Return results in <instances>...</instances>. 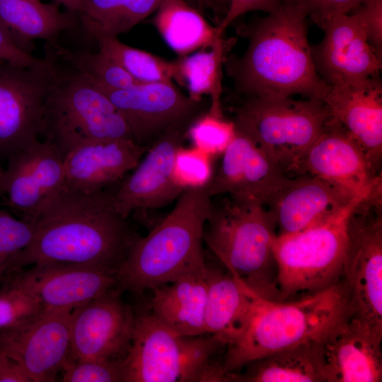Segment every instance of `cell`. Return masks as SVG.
I'll return each mask as SVG.
<instances>
[{"instance_id":"obj_1","label":"cell","mask_w":382,"mask_h":382,"mask_svg":"<svg viewBox=\"0 0 382 382\" xmlns=\"http://www.w3.org/2000/svg\"><path fill=\"white\" fill-rule=\"evenodd\" d=\"M33 221V238L12 259L8 273L47 263L86 265L117 273L139 236L129 218L115 209L111 187L93 193L63 187Z\"/></svg>"},{"instance_id":"obj_2","label":"cell","mask_w":382,"mask_h":382,"mask_svg":"<svg viewBox=\"0 0 382 382\" xmlns=\"http://www.w3.org/2000/svg\"><path fill=\"white\" fill-rule=\"evenodd\" d=\"M308 17L301 4L282 0L274 12L237 28L248 46L241 57L228 54L224 66L240 97L300 95L323 99L330 86L315 69Z\"/></svg>"},{"instance_id":"obj_3","label":"cell","mask_w":382,"mask_h":382,"mask_svg":"<svg viewBox=\"0 0 382 382\" xmlns=\"http://www.w3.org/2000/svg\"><path fill=\"white\" fill-rule=\"evenodd\" d=\"M349 317L341 282L285 301L258 297L240 335L227 345L223 367L228 375L271 353L314 341H324Z\"/></svg>"},{"instance_id":"obj_4","label":"cell","mask_w":382,"mask_h":382,"mask_svg":"<svg viewBox=\"0 0 382 382\" xmlns=\"http://www.w3.org/2000/svg\"><path fill=\"white\" fill-rule=\"evenodd\" d=\"M211 198L207 185L185 190L169 214L135 240L117 272L115 289L141 294L204 268L203 232Z\"/></svg>"},{"instance_id":"obj_5","label":"cell","mask_w":382,"mask_h":382,"mask_svg":"<svg viewBox=\"0 0 382 382\" xmlns=\"http://www.w3.org/2000/svg\"><path fill=\"white\" fill-rule=\"evenodd\" d=\"M277 237L268 209L228 195L211 198L203 243L239 282L256 296L282 301L273 251Z\"/></svg>"},{"instance_id":"obj_6","label":"cell","mask_w":382,"mask_h":382,"mask_svg":"<svg viewBox=\"0 0 382 382\" xmlns=\"http://www.w3.org/2000/svg\"><path fill=\"white\" fill-rule=\"evenodd\" d=\"M226 348L215 335H180L150 312L135 313L123 382H227Z\"/></svg>"},{"instance_id":"obj_7","label":"cell","mask_w":382,"mask_h":382,"mask_svg":"<svg viewBox=\"0 0 382 382\" xmlns=\"http://www.w3.org/2000/svg\"><path fill=\"white\" fill-rule=\"evenodd\" d=\"M50 58L57 67V75L46 99L40 139L62 161L74 149L88 142L133 140L124 117L98 86Z\"/></svg>"},{"instance_id":"obj_8","label":"cell","mask_w":382,"mask_h":382,"mask_svg":"<svg viewBox=\"0 0 382 382\" xmlns=\"http://www.w3.org/2000/svg\"><path fill=\"white\" fill-rule=\"evenodd\" d=\"M235 127L265 151L291 177L331 115L324 101L291 97L242 98L232 108Z\"/></svg>"},{"instance_id":"obj_9","label":"cell","mask_w":382,"mask_h":382,"mask_svg":"<svg viewBox=\"0 0 382 382\" xmlns=\"http://www.w3.org/2000/svg\"><path fill=\"white\" fill-rule=\"evenodd\" d=\"M364 198L354 199L335 214L304 230L277 236L273 251L282 301L317 292L340 281L348 219Z\"/></svg>"},{"instance_id":"obj_10","label":"cell","mask_w":382,"mask_h":382,"mask_svg":"<svg viewBox=\"0 0 382 382\" xmlns=\"http://www.w3.org/2000/svg\"><path fill=\"white\" fill-rule=\"evenodd\" d=\"M341 282L349 317L382 330V187L360 201L347 223Z\"/></svg>"},{"instance_id":"obj_11","label":"cell","mask_w":382,"mask_h":382,"mask_svg":"<svg viewBox=\"0 0 382 382\" xmlns=\"http://www.w3.org/2000/svg\"><path fill=\"white\" fill-rule=\"evenodd\" d=\"M45 57L37 66L0 61V161L40 140L45 105L57 75L54 62Z\"/></svg>"},{"instance_id":"obj_12","label":"cell","mask_w":382,"mask_h":382,"mask_svg":"<svg viewBox=\"0 0 382 382\" xmlns=\"http://www.w3.org/2000/svg\"><path fill=\"white\" fill-rule=\"evenodd\" d=\"M101 91L124 117L134 141L146 149L169 129L191 125L209 108L202 99H192L173 81Z\"/></svg>"},{"instance_id":"obj_13","label":"cell","mask_w":382,"mask_h":382,"mask_svg":"<svg viewBox=\"0 0 382 382\" xmlns=\"http://www.w3.org/2000/svg\"><path fill=\"white\" fill-rule=\"evenodd\" d=\"M190 125L173 127L146 151L133 172L111 187L113 205L125 218L158 209L176 200L185 191L175 183L174 156L183 146Z\"/></svg>"},{"instance_id":"obj_14","label":"cell","mask_w":382,"mask_h":382,"mask_svg":"<svg viewBox=\"0 0 382 382\" xmlns=\"http://www.w3.org/2000/svg\"><path fill=\"white\" fill-rule=\"evenodd\" d=\"M115 288L72 311L70 359H117L127 355L135 313Z\"/></svg>"},{"instance_id":"obj_15","label":"cell","mask_w":382,"mask_h":382,"mask_svg":"<svg viewBox=\"0 0 382 382\" xmlns=\"http://www.w3.org/2000/svg\"><path fill=\"white\" fill-rule=\"evenodd\" d=\"M324 37L311 45L318 76L329 86L357 83L379 76L381 59L369 42L359 13L354 11L328 18Z\"/></svg>"},{"instance_id":"obj_16","label":"cell","mask_w":382,"mask_h":382,"mask_svg":"<svg viewBox=\"0 0 382 382\" xmlns=\"http://www.w3.org/2000/svg\"><path fill=\"white\" fill-rule=\"evenodd\" d=\"M72 311H44L1 330L0 352L20 363L32 382L55 381L70 359Z\"/></svg>"},{"instance_id":"obj_17","label":"cell","mask_w":382,"mask_h":382,"mask_svg":"<svg viewBox=\"0 0 382 382\" xmlns=\"http://www.w3.org/2000/svg\"><path fill=\"white\" fill-rule=\"evenodd\" d=\"M300 174L318 177L355 197L382 187L381 174L373 172L359 144L332 117L306 151Z\"/></svg>"},{"instance_id":"obj_18","label":"cell","mask_w":382,"mask_h":382,"mask_svg":"<svg viewBox=\"0 0 382 382\" xmlns=\"http://www.w3.org/2000/svg\"><path fill=\"white\" fill-rule=\"evenodd\" d=\"M64 185L63 161L39 140L7 160L0 195L7 206L25 221H33Z\"/></svg>"},{"instance_id":"obj_19","label":"cell","mask_w":382,"mask_h":382,"mask_svg":"<svg viewBox=\"0 0 382 382\" xmlns=\"http://www.w3.org/2000/svg\"><path fill=\"white\" fill-rule=\"evenodd\" d=\"M221 157L207 185L211 197L228 195L267 207L288 178L263 149L236 128Z\"/></svg>"},{"instance_id":"obj_20","label":"cell","mask_w":382,"mask_h":382,"mask_svg":"<svg viewBox=\"0 0 382 382\" xmlns=\"http://www.w3.org/2000/svg\"><path fill=\"white\" fill-rule=\"evenodd\" d=\"M117 273L78 264L32 265L6 276L33 294L45 311L79 307L115 288Z\"/></svg>"},{"instance_id":"obj_21","label":"cell","mask_w":382,"mask_h":382,"mask_svg":"<svg viewBox=\"0 0 382 382\" xmlns=\"http://www.w3.org/2000/svg\"><path fill=\"white\" fill-rule=\"evenodd\" d=\"M356 198L318 177L300 174L288 177L266 207L274 220L277 236H283L330 217Z\"/></svg>"},{"instance_id":"obj_22","label":"cell","mask_w":382,"mask_h":382,"mask_svg":"<svg viewBox=\"0 0 382 382\" xmlns=\"http://www.w3.org/2000/svg\"><path fill=\"white\" fill-rule=\"evenodd\" d=\"M323 100L332 118L357 141L376 175L381 174L382 83L378 77L330 87Z\"/></svg>"},{"instance_id":"obj_23","label":"cell","mask_w":382,"mask_h":382,"mask_svg":"<svg viewBox=\"0 0 382 382\" xmlns=\"http://www.w3.org/2000/svg\"><path fill=\"white\" fill-rule=\"evenodd\" d=\"M382 330L349 317L324 340L328 382H381Z\"/></svg>"},{"instance_id":"obj_24","label":"cell","mask_w":382,"mask_h":382,"mask_svg":"<svg viewBox=\"0 0 382 382\" xmlns=\"http://www.w3.org/2000/svg\"><path fill=\"white\" fill-rule=\"evenodd\" d=\"M146 149L132 139L91 141L64 158V187L82 193L105 190L118 183L139 163Z\"/></svg>"},{"instance_id":"obj_25","label":"cell","mask_w":382,"mask_h":382,"mask_svg":"<svg viewBox=\"0 0 382 382\" xmlns=\"http://www.w3.org/2000/svg\"><path fill=\"white\" fill-rule=\"evenodd\" d=\"M206 266L152 289L150 313L180 335L206 334Z\"/></svg>"},{"instance_id":"obj_26","label":"cell","mask_w":382,"mask_h":382,"mask_svg":"<svg viewBox=\"0 0 382 382\" xmlns=\"http://www.w3.org/2000/svg\"><path fill=\"white\" fill-rule=\"evenodd\" d=\"M206 278V334L216 336L227 347L243 330L259 296L235 279L219 262L215 264L207 261Z\"/></svg>"},{"instance_id":"obj_27","label":"cell","mask_w":382,"mask_h":382,"mask_svg":"<svg viewBox=\"0 0 382 382\" xmlns=\"http://www.w3.org/2000/svg\"><path fill=\"white\" fill-rule=\"evenodd\" d=\"M323 342H305L255 359L228 374V381L328 382Z\"/></svg>"},{"instance_id":"obj_28","label":"cell","mask_w":382,"mask_h":382,"mask_svg":"<svg viewBox=\"0 0 382 382\" xmlns=\"http://www.w3.org/2000/svg\"><path fill=\"white\" fill-rule=\"evenodd\" d=\"M0 21L29 53L34 40L58 44L60 34L78 24L75 16L60 11L55 4H43L40 0H0Z\"/></svg>"},{"instance_id":"obj_29","label":"cell","mask_w":382,"mask_h":382,"mask_svg":"<svg viewBox=\"0 0 382 382\" xmlns=\"http://www.w3.org/2000/svg\"><path fill=\"white\" fill-rule=\"evenodd\" d=\"M167 45L181 57L211 48L224 39L202 13L186 0H162L152 19Z\"/></svg>"},{"instance_id":"obj_30","label":"cell","mask_w":382,"mask_h":382,"mask_svg":"<svg viewBox=\"0 0 382 382\" xmlns=\"http://www.w3.org/2000/svg\"><path fill=\"white\" fill-rule=\"evenodd\" d=\"M235 41L233 38H224L209 50L202 49L173 62V79L187 88L192 99L202 100L203 96H209L208 111L216 115H224L221 101L222 69Z\"/></svg>"},{"instance_id":"obj_31","label":"cell","mask_w":382,"mask_h":382,"mask_svg":"<svg viewBox=\"0 0 382 382\" xmlns=\"http://www.w3.org/2000/svg\"><path fill=\"white\" fill-rule=\"evenodd\" d=\"M141 13V0H83L76 16L83 30L95 40L129 31Z\"/></svg>"},{"instance_id":"obj_32","label":"cell","mask_w":382,"mask_h":382,"mask_svg":"<svg viewBox=\"0 0 382 382\" xmlns=\"http://www.w3.org/2000/svg\"><path fill=\"white\" fill-rule=\"evenodd\" d=\"M46 52L68 67L87 78L100 90L125 89L142 83L134 79L117 62L98 50L71 52L46 44Z\"/></svg>"},{"instance_id":"obj_33","label":"cell","mask_w":382,"mask_h":382,"mask_svg":"<svg viewBox=\"0 0 382 382\" xmlns=\"http://www.w3.org/2000/svg\"><path fill=\"white\" fill-rule=\"evenodd\" d=\"M95 40L100 52L117 62L137 81L142 83L173 81V62L127 45L117 37L99 36Z\"/></svg>"},{"instance_id":"obj_34","label":"cell","mask_w":382,"mask_h":382,"mask_svg":"<svg viewBox=\"0 0 382 382\" xmlns=\"http://www.w3.org/2000/svg\"><path fill=\"white\" fill-rule=\"evenodd\" d=\"M235 133V125L231 120L207 110L191 123L187 139L191 141L192 146L214 157L224 153Z\"/></svg>"},{"instance_id":"obj_35","label":"cell","mask_w":382,"mask_h":382,"mask_svg":"<svg viewBox=\"0 0 382 382\" xmlns=\"http://www.w3.org/2000/svg\"><path fill=\"white\" fill-rule=\"evenodd\" d=\"M1 284L0 331L25 323L45 311L33 294L10 279Z\"/></svg>"},{"instance_id":"obj_36","label":"cell","mask_w":382,"mask_h":382,"mask_svg":"<svg viewBox=\"0 0 382 382\" xmlns=\"http://www.w3.org/2000/svg\"><path fill=\"white\" fill-rule=\"evenodd\" d=\"M33 221H25L0 209V283L8 273L14 256L32 241Z\"/></svg>"},{"instance_id":"obj_37","label":"cell","mask_w":382,"mask_h":382,"mask_svg":"<svg viewBox=\"0 0 382 382\" xmlns=\"http://www.w3.org/2000/svg\"><path fill=\"white\" fill-rule=\"evenodd\" d=\"M212 156L192 146H180L175 154L173 173L183 190L206 186L214 175Z\"/></svg>"},{"instance_id":"obj_38","label":"cell","mask_w":382,"mask_h":382,"mask_svg":"<svg viewBox=\"0 0 382 382\" xmlns=\"http://www.w3.org/2000/svg\"><path fill=\"white\" fill-rule=\"evenodd\" d=\"M123 360V359H122ZM122 360H71L62 371L63 382H123Z\"/></svg>"},{"instance_id":"obj_39","label":"cell","mask_w":382,"mask_h":382,"mask_svg":"<svg viewBox=\"0 0 382 382\" xmlns=\"http://www.w3.org/2000/svg\"><path fill=\"white\" fill-rule=\"evenodd\" d=\"M354 11L361 18L369 44L382 59V0H362Z\"/></svg>"},{"instance_id":"obj_40","label":"cell","mask_w":382,"mask_h":382,"mask_svg":"<svg viewBox=\"0 0 382 382\" xmlns=\"http://www.w3.org/2000/svg\"><path fill=\"white\" fill-rule=\"evenodd\" d=\"M301 4L319 27L329 18L352 12L362 0H293Z\"/></svg>"},{"instance_id":"obj_41","label":"cell","mask_w":382,"mask_h":382,"mask_svg":"<svg viewBox=\"0 0 382 382\" xmlns=\"http://www.w3.org/2000/svg\"><path fill=\"white\" fill-rule=\"evenodd\" d=\"M0 61L22 67L37 66L46 59L37 58L24 50L0 21Z\"/></svg>"},{"instance_id":"obj_42","label":"cell","mask_w":382,"mask_h":382,"mask_svg":"<svg viewBox=\"0 0 382 382\" xmlns=\"http://www.w3.org/2000/svg\"><path fill=\"white\" fill-rule=\"evenodd\" d=\"M281 2L282 0H230L227 14L218 27L224 33L226 29L243 14L254 11L270 13L276 11Z\"/></svg>"},{"instance_id":"obj_43","label":"cell","mask_w":382,"mask_h":382,"mask_svg":"<svg viewBox=\"0 0 382 382\" xmlns=\"http://www.w3.org/2000/svg\"><path fill=\"white\" fill-rule=\"evenodd\" d=\"M0 382H32L20 363L0 352Z\"/></svg>"},{"instance_id":"obj_44","label":"cell","mask_w":382,"mask_h":382,"mask_svg":"<svg viewBox=\"0 0 382 382\" xmlns=\"http://www.w3.org/2000/svg\"><path fill=\"white\" fill-rule=\"evenodd\" d=\"M202 13H212L216 26L224 19L229 8L230 0H186Z\"/></svg>"},{"instance_id":"obj_45","label":"cell","mask_w":382,"mask_h":382,"mask_svg":"<svg viewBox=\"0 0 382 382\" xmlns=\"http://www.w3.org/2000/svg\"><path fill=\"white\" fill-rule=\"evenodd\" d=\"M58 4H62L74 16L78 13L83 0H54Z\"/></svg>"},{"instance_id":"obj_46","label":"cell","mask_w":382,"mask_h":382,"mask_svg":"<svg viewBox=\"0 0 382 382\" xmlns=\"http://www.w3.org/2000/svg\"><path fill=\"white\" fill-rule=\"evenodd\" d=\"M3 168L0 166V185H1V177H2V173H3Z\"/></svg>"}]
</instances>
